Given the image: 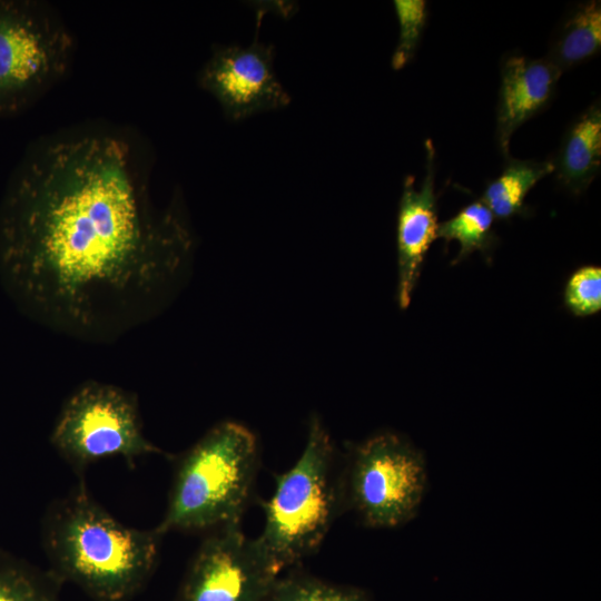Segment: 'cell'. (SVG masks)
<instances>
[{
	"label": "cell",
	"instance_id": "obj_1",
	"mask_svg": "<svg viewBox=\"0 0 601 601\" xmlns=\"http://www.w3.org/2000/svg\"><path fill=\"white\" fill-rule=\"evenodd\" d=\"M152 168L136 130L102 121L28 145L0 199V284L24 316L110 343L165 308L195 242L178 197L155 199Z\"/></svg>",
	"mask_w": 601,
	"mask_h": 601
},
{
	"label": "cell",
	"instance_id": "obj_2",
	"mask_svg": "<svg viewBox=\"0 0 601 601\" xmlns=\"http://www.w3.org/2000/svg\"><path fill=\"white\" fill-rule=\"evenodd\" d=\"M43 536L61 578L98 601H125L152 573L161 534L122 524L81 490L50 508Z\"/></svg>",
	"mask_w": 601,
	"mask_h": 601
},
{
	"label": "cell",
	"instance_id": "obj_3",
	"mask_svg": "<svg viewBox=\"0 0 601 601\" xmlns=\"http://www.w3.org/2000/svg\"><path fill=\"white\" fill-rule=\"evenodd\" d=\"M258 464L252 431L230 421L215 425L179 459L166 512L155 530L162 535L240 524Z\"/></svg>",
	"mask_w": 601,
	"mask_h": 601
},
{
	"label": "cell",
	"instance_id": "obj_4",
	"mask_svg": "<svg viewBox=\"0 0 601 601\" xmlns=\"http://www.w3.org/2000/svg\"><path fill=\"white\" fill-rule=\"evenodd\" d=\"M335 449L321 417L313 415L305 447L295 464L276 476L264 503L265 522L256 538L283 572L314 554L344 510Z\"/></svg>",
	"mask_w": 601,
	"mask_h": 601
},
{
	"label": "cell",
	"instance_id": "obj_5",
	"mask_svg": "<svg viewBox=\"0 0 601 601\" xmlns=\"http://www.w3.org/2000/svg\"><path fill=\"white\" fill-rule=\"evenodd\" d=\"M76 40L45 0H0V119L17 117L68 75Z\"/></svg>",
	"mask_w": 601,
	"mask_h": 601
},
{
	"label": "cell",
	"instance_id": "obj_6",
	"mask_svg": "<svg viewBox=\"0 0 601 601\" xmlns=\"http://www.w3.org/2000/svg\"><path fill=\"white\" fill-rule=\"evenodd\" d=\"M344 509L373 529L412 521L427 486L423 453L406 437L381 432L354 445L341 473Z\"/></svg>",
	"mask_w": 601,
	"mask_h": 601
},
{
	"label": "cell",
	"instance_id": "obj_7",
	"mask_svg": "<svg viewBox=\"0 0 601 601\" xmlns=\"http://www.w3.org/2000/svg\"><path fill=\"white\" fill-rule=\"evenodd\" d=\"M50 441L76 466L105 457L160 453L144 434L136 397L112 384L82 383L62 405Z\"/></svg>",
	"mask_w": 601,
	"mask_h": 601
},
{
	"label": "cell",
	"instance_id": "obj_8",
	"mask_svg": "<svg viewBox=\"0 0 601 601\" xmlns=\"http://www.w3.org/2000/svg\"><path fill=\"white\" fill-rule=\"evenodd\" d=\"M282 572L240 524L216 529L196 552L178 601H266Z\"/></svg>",
	"mask_w": 601,
	"mask_h": 601
},
{
	"label": "cell",
	"instance_id": "obj_9",
	"mask_svg": "<svg viewBox=\"0 0 601 601\" xmlns=\"http://www.w3.org/2000/svg\"><path fill=\"white\" fill-rule=\"evenodd\" d=\"M197 80L199 87L218 101L230 121L280 109L290 102L289 93L275 72L274 47L258 39L247 47H215Z\"/></svg>",
	"mask_w": 601,
	"mask_h": 601
},
{
	"label": "cell",
	"instance_id": "obj_10",
	"mask_svg": "<svg viewBox=\"0 0 601 601\" xmlns=\"http://www.w3.org/2000/svg\"><path fill=\"white\" fill-rule=\"evenodd\" d=\"M426 171L422 185L415 188L413 176H406L398 205L397 247V302L407 308L420 279L423 262L432 243L437 238V210L434 187L435 150L432 141H425Z\"/></svg>",
	"mask_w": 601,
	"mask_h": 601
},
{
	"label": "cell",
	"instance_id": "obj_11",
	"mask_svg": "<svg viewBox=\"0 0 601 601\" xmlns=\"http://www.w3.org/2000/svg\"><path fill=\"white\" fill-rule=\"evenodd\" d=\"M562 71L546 58L511 55L501 65L496 140L505 158L514 131L551 101Z\"/></svg>",
	"mask_w": 601,
	"mask_h": 601
},
{
	"label": "cell",
	"instance_id": "obj_12",
	"mask_svg": "<svg viewBox=\"0 0 601 601\" xmlns=\"http://www.w3.org/2000/svg\"><path fill=\"white\" fill-rule=\"evenodd\" d=\"M553 173L571 194L583 193L601 167V108L594 102L572 122L558 155Z\"/></svg>",
	"mask_w": 601,
	"mask_h": 601
},
{
	"label": "cell",
	"instance_id": "obj_13",
	"mask_svg": "<svg viewBox=\"0 0 601 601\" xmlns=\"http://www.w3.org/2000/svg\"><path fill=\"white\" fill-rule=\"evenodd\" d=\"M506 159L501 175L487 184L482 196L494 218L501 220L524 214V200L530 190L554 170L551 159Z\"/></svg>",
	"mask_w": 601,
	"mask_h": 601
},
{
	"label": "cell",
	"instance_id": "obj_14",
	"mask_svg": "<svg viewBox=\"0 0 601 601\" xmlns=\"http://www.w3.org/2000/svg\"><path fill=\"white\" fill-rule=\"evenodd\" d=\"M601 48V2L579 3L556 33L546 57L561 71L593 57Z\"/></svg>",
	"mask_w": 601,
	"mask_h": 601
},
{
	"label": "cell",
	"instance_id": "obj_15",
	"mask_svg": "<svg viewBox=\"0 0 601 601\" xmlns=\"http://www.w3.org/2000/svg\"><path fill=\"white\" fill-rule=\"evenodd\" d=\"M493 221L491 210L479 200L466 205L455 216L439 224L437 238H443L446 244L456 240L460 245L453 265L474 252L489 256L497 240L492 229Z\"/></svg>",
	"mask_w": 601,
	"mask_h": 601
},
{
	"label": "cell",
	"instance_id": "obj_16",
	"mask_svg": "<svg viewBox=\"0 0 601 601\" xmlns=\"http://www.w3.org/2000/svg\"><path fill=\"white\" fill-rule=\"evenodd\" d=\"M266 601H372L357 587L336 584L298 570L279 575Z\"/></svg>",
	"mask_w": 601,
	"mask_h": 601
},
{
	"label": "cell",
	"instance_id": "obj_17",
	"mask_svg": "<svg viewBox=\"0 0 601 601\" xmlns=\"http://www.w3.org/2000/svg\"><path fill=\"white\" fill-rule=\"evenodd\" d=\"M393 3L400 24V36L391 65L394 70H400L416 52L425 27L427 4L424 0H395Z\"/></svg>",
	"mask_w": 601,
	"mask_h": 601
},
{
	"label": "cell",
	"instance_id": "obj_18",
	"mask_svg": "<svg viewBox=\"0 0 601 601\" xmlns=\"http://www.w3.org/2000/svg\"><path fill=\"white\" fill-rule=\"evenodd\" d=\"M564 305L578 317L597 314L601 309V268L587 265L569 277L564 287Z\"/></svg>",
	"mask_w": 601,
	"mask_h": 601
},
{
	"label": "cell",
	"instance_id": "obj_19",
	"mask_svg": "<svg viewBox=\"0 0 601 601\" xmlns=\"http://www.w3.org/2000/svg\"><path fill=\"white\" fill-rule=\"evenodd\" d=\"M0 601H58L30 571L0 556Z\"/></svg>",
	"mask_w": 601,
	"mask_h": 601
}]
</instances>
